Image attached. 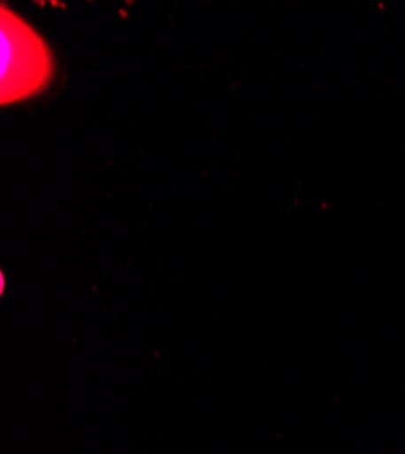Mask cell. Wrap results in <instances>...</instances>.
I'll list each match as a JSON object with an SVG mask.
<instances>
[{
    "label": "cell",
    "instance_id": "cell-1",
    "mask_svg": "<svg viewBox=\"0 0 405 454\" xmlns=\"http://www.w3.org/2000/svg\"><path fill=\"white\" fill-rule=\"evenodd\" d=\"M0 79H3V102H15L43 90L51 77L53 60L44 44L22 19L13 13L8 19L3 8L0 29Z\"/></svg>",
    "mask_w": 405,
    "mask_h": 454
}]
</instances>
